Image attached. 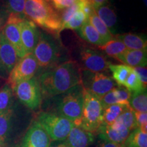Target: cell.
<instances>
[{
	"label": "cell",
	"instance_id": "obj_1",
	"mask_svg": "<svg viewBox=\"0 0 147 147\" xmlns=\"http://www.w3.org/2000/svg\"><path fill=\"white\" fill-rule=\"evenodd\" d=\"M38 78L42 96L53 97L80 84V69L76 62L67 61L48 69Z\"/></svg>",
	"mask_w": 147,
	"mask_h": 147
},
{
	"label": "cell",
	"instance_id": "obj_2",
	"mask_svg": "<svg viewBox=\"0 0 147 147\" xmlns=\"http://www.w3.org/2000/svg\"><path fill=\"white\" fill-rule=\"evenodd\" d=\"M24 14L48 32L55 35L61 32V16L47 0H25Z\"/></svg>",
	"mask_w": 147,
	"mask_h": 147
},
{
	"label": "cell",
	"instance_id": "obj_3",
	"mask_svg": "<svg viewBox=\"0 0 147 147\" xmlns=\"http://www.w3.org/2000/svg\"><path fill=\"white\" fill-rule=\"evenodd\" d=\"M84 100V89L81 84H77L61 94L57 106V115L80 127Z\"/></svg>",
	"mask_w": 147,
	"mask_h": 147
},
{
	"label": "cell",
	"instance_id": "obj_4",
	"mask_svg": "<svg viewBox=\"0 0 147 147\" xmlns=\"http://www.w3.org/2000/svg\"><path fill=\"white\" fill-rule=\"evenodd\" d=\"M33 54L39 67L49 69L57 65L61 58V47L57 40L51 35L40 33L39 40Z\"/></svg>",
	"mask_w": 147,
	"mask_h": 147
},
{
	"label": "cell",
	"instance_id": "obj_5",
	"mask_svg": "<svg viewBox=\"0 0 147 147\" xmlns=\"http://www.w3.org/2000/svg\"><path fill=\"white\" fill-rule=\"evenodd\" d=\"M104 108L100 100L84 90V100L80 127L94 134L103 125Z\"/></svg>",
	"mask_w": 147,
	"mask_h": 147
},
{
	"label": "cell",
	"instance_id": "obj_6",
	"mask_svg": "<svg viewBox=\"0 0 147 147\" xmlns=\"http://www.w3.org/2000/svg\"><path fill=\"white\" fill-rule=\"evenodd\" d=\"M36 121L53 141L65 140L71 128L74 126L71 121L52 113H40Z\"/></svg>",
	"mask_w": 147,
	"mask_h": 147
},
{
	"label": "cell",
	"instance_id": "obj_7",
	"mask_svg": "<svg viewBox=\"0 0 147 147\" xmlns=\"http://www.w3.org/2000/svg\"><path fill=\"white\" fill-rule=\"evenodd\" d=\"M80 84L84 91L89 92L99 99L116 87L111 77L102 72H93L84 69L80 71Z\"/></svg>",
	"mask_w": 147,
	"mask_h": 147
},
{
	"label": "cell",
	"instance_id": "obj_8",
	"mask_svg": "<svg viewBox=\"0 0 147 147\" xmlns=\"http://www.w3.org/2000/svg\"><path fill=\"white\" fill-rule=\"evenodd\" d=\"M39 65L33 53L20 58L7 78V84L13 90L18 84L36 76Z\"/></svg>",
	"mask_w": 147,
	"mask_h": 147
},
{
	"label": "cell",
	"instance_id": "obj_9",
	"mask_svg": "<svg viewBox=\"0 0 147 147\" xmlns=\"http://www.w3.org/2000/svg\"><path fill=\"white\" fill-rule=\"evenodd\" d=\"M16 97L22 104L31 110H36L42 102V92L37 77L18 84L13 89Z\"/></svg>",
	"mask_w": 147,
	"mask_h": 147
},
{
	"label": "cell",
	"instance_id": "obj_10",
	"mask_svg": "<svg viewBox=\"0 0 147 147\" xmlns=\"http://www.w3.org/2000/svg\"><path fill=\"white\" fill-rule=\"evenodd\" d=\"M25 18H27L25 16L13 14H8L6 22L1 30L3 36L14 48L19 58L26 55L22 44L20 31V24Z\"/></svg>",
	"mask_w": 147,
	"mask_h": 147
},
{
	"label": "cell",
	"instance_id": "obj_11",
	"mask_svg": "<svg viewBox=\"0 0 147 147\" xmlns=\"http://www.w3.org/2000/svg\"><path fill=\"white\" fill-rule=\"evenodd\" d=\"M19 59L14 48L0 32V78H8Z\"/></svg>",
	"mask_w": 147,
	"mask_h": 147
},
{
	"label": "cell",
	"instance_id": "obj_12",
	"mask_svg": "<svg viewBox=\"0 0 147 147\" xmlns=\"http://www.w3.org/2000/svg\"><path fill=\"white\" fill-rule=\"evenodd\" d=\"M51 143L50 137L36 121L24 136L21 147H49Z\"/></svg>",
	"mask_w": 147,
	"mask_h": 147
},
{
	"label": "cell",
	"instance_id": "obj_13",
	"mask_svg": "<svg viewBox=\"0 0 147 147\" xmlns=\"http://www.w3.org/2000/svg\"><path fill=\"white\" fill-rule=\"evenodd\" d=\"M80 58L86 68L84 69L93 72L106 71L110 64L102 54L89 48H83L80 51Z\"/></svg>",
	"mask_w": 147,
	"mask_h": 147
},
{
	"label": "cell",
	"instance_id": "obj_14",
	"mask_svg": "<svg viewBox=\"0 0 147 147\" xmlns=\"http://www.w3.org/2000/svg\"><path fill=\"white\" fill-rule=\"evenodd\" d=\"M21 41L25 53H33L39 40L40 32L36 25L30 20L25 18L20 24Z\"/></svg>",
	"mask_w": 147,
	"mask_h": 147
},
{
	"label": "cell",
	"instance_id": "obj_15",
	"mask_svg": "<svg viewBox=\"0 0 147 147\" xmlns=\"http://www.w3.org/2000/svg\"><path fill=\"white\" fill-rule=\"evenodd\" d=\"M94 142V134L80 127L74 126L65 142L68 147H88Z\"/></svg>",
	"mask_w": 147,
	"mask_h": 147
},
{
	"label": "cell",
	"instance_id": "obj_16",
	"mask_svg": "<svg viewBox=\"0 0 147 147\" xmlns=\"http://www.w3.org/2000/svg\"><path fill=\"white\" fill-rule=\"evenodd\" d=\"M127 129H118L103 124L99 128L97 133L103 140H108L117 144H124L130 134Z\"/></svg>",
	"mask_w": 147,
	"mask_h": 147
},
{
	"label": "cell",
	"instance_id": "obj_17",
	"mask_svg": "<svg viewBox=\"0 0 147 147\" xmlns=\"http://www.w3.org/2000/svg\"><path fill=\"white\" fill-rule=\"evenodd\" d=\"M117 59L130 67H146L147 51L146 50L127 49L124 53L117 57Z\"/></svg>",
	"mask_w": 147,
	"mask_h": 147
},
{
	"label": "cell",
	"instance_id": "obj_18",
	"mask_svg": "<svg viewBox=\"0 0 147 147\" xmlns=\"http://www.w3.org/2000/svg\"><path fill=\"white\" fill-rule=\"evenodd\" d=\"M76 31L82 39L89 42L90 44L99 47L106 44V42L103 39L102 37L97 32L96 29L93 27L89 21L84 22L83 25Z\"/></svg>",
	"mask_w": 147,
	"mask_h": 147
},
{
	"label": "cell",
	"instance_id": "obj_19",
	"mask_svg": "<svg viewBox=\"0 0 147 147\" xmlns=\"http://www.w3.org/2000/svg\"><path fill=\"white\" fill-rule=\"evenodd\" d=\"M115 38L124 44L127 49L130 50H146L147 49V41L146 37L140 35L127 33L117 35Z\"/></svg>",
	"mask_w": 147,
	"mask_h": 147
},
{
	"label": "cell",
	"instance_id": "obj_20",
	"mask_svg": "<svg viewBox=\"0 0 147 147\" xmlns=\"http://www.w3.org/2000/svg\"><path fill=\"white\" fill-rule=\"evenodd\" d=\"M13 115L12 108L0 113V146L1 147L5 145L10 134Z\"/></svg>",
	"mask_w": 147,
	"mask_h": 147
},
{
	"label": "cell",
	"instance_id": "obj_21",
	"mask_svg": "<svg viewBox=\"0 0 147 147\" xmlns=\"http://www.w3.org/2000/svg\"><path fill=\"white\" fill-rule=\"evenodd\" d=\"M95 11L99 18L102 20L103 23L105 24L108 29L111 32L115 27L117 21V14L115 10L109 5L106 3L95 9Z\"/></svg>",
	"mask_w": 147,
	"mask_h": 147
},
{
	"label": "cell",
	"instance_id": "obj_22",
	"mask_svg": "<svg viewBox=\"0 0 147 147\" xmlns=\"http://www.w3.org/2000/svg\"><path fill=\"white\" fill-rule=\"evenodd\" d=\"M129 106L135 112L146 113L147 111V93L146 89L131 93Z\"/></svg>",
	"mask_w": 147,
	"mask_h": 147
},
{
	"label": "cell",
	"instance_id": "obj_23",
	"mask_svg": "<svg viewBox=\"0 0 147 147\" xmlns=\"http://www.w3.org/2000/svg\"><path fill=\"white\" fill-rule=\"evenodd\" d=\"M124 145L125 147H147V132L136 128L130 132Z\"/></svg>",
	"mask_w": 147,
	"mask_h": 147
},
{
	"label": "cell",
	"instance_id": "obj_24",
	"mask_svg": "<svg viewBox=\"0 0 147 147\" xmlns=\"http://www.w3.org/2000/svg\"><path fill=\"white\" fill-rule=\"evenodd\" d=\"M129 106L123 104L110 105L103 110V124L111 125Z\"/></svg>",
	"mask_w": 147,
	"mask_h": 147
},
{
	"label": "cell",
	"instance_id": "obj_25",
	"mask_svg": "<svg viewBox=\"0 0 147 147\" xmlns=\"http://www.w3.org/2000/svg\"><path fill=\"white\" fill-rule=\"evenodd\" d=\"M130 66L124 64H110L108 69L113 74V79L119 87H123L130 71Z\"/></svg>",
	"mask_w": 147,
	"mask_h": 147
},
{
	"label": "cell",
	"instance_id": "obj_26",
	"mask_svg": "<svg viewBox=\"0 0 147 147\" xmlns=\"http://www.w3.org/2000/svg\"><path fill=\"white\" fill-rule=\"evenodd\" d=\"M88 21L93 25V27L96 29L97 32L100 34V36L102 37L103 39L106 42V43L114 38L111 32L106 26L105 24L103 23L102 20L99 18L95 10L90 14L89 18H88Z\"/></svg>",
	"mask_w": 147,
	"mask_h": 147
},
{
	"label": "cell",
	"instance_id": "obj_27",
	"mask_svg": "<svg viewBox=\"0 0 147 147\" xmlns=\"http://www.w3.org/2000/svg\"><path fill=\"white\" fill-rule=\"evenodd\" d=\"M99 49L106 53V55L109 57L115 59L127 49L122 42L115 38V37L110 41L106 42L105 45L99 47Z\"/></svg>",
	"mask_w": 147,
	"mask_h": 147
},
{
	"label": "cell",
	"instance_id": "obj_28",
	"mask_svg": "<svg viewBox=\"0 0 147 147\" xmlns=\"http://www.w3.org/2000/svg\"><path fill=\"white\" fill-rule=\"evenodd\" d=\"M88 21V17L81 8L74 14V15L69 18V21L62 25L61 32L65 29H71V30H76L80 28L83 25L84 22Z\"/></svg>",
	"mask_w": 147,
	"mask_h": 147
},
{
	"label": "cell",
	"instance_id": "obj_29",
	"mask_svg": "<svg viewBox=\"0 0 147 147\" xmlns=\"http://www.w3.org/2000/svg\"><path fill=\"white\" fill-rule=\"evenodd\" d=\"M13 102V90L8 84L0 89V113L10 109Z\"/></svg>",
	"mask_w": 147,
	"mask_h": 147
},
{
	"label": "cell",
	"instance_id": "obj_30",
	"mask_svg": "<svg viewBox=\"0 0 147 147\" xmlns=\"http://www.w3.org/2000/svg\"><path fill=\"white\" fill-rule=\"evenodd\" d=\"M115 121L125 127L130 131H133L134 129L137 128L134 110L129 106L125 108V110L123 112V113L119 116Z\"/></svg>",
	"mask_w": 147,
	"mask_h": 147
},
{
	"label": "cell",
	"instance_id": "obj_31",
	"mask_svg": "<svg viewBox=\"0 0 147 147\" xmlns=\"http://www.w3.org/2000/svg\"><path fill=\"white\" fill-rule=\"evenodd\" d=\"M123 87L126 89H127L131 93L146 89V88L143 87L137 73L136 72L134 67H130L129 73L127 78L125 82Z\"/></svg>",
	"mask_w": 147,
	"mask_h": 147
},
{
	"label": "cell",
	"instance_id": "obj_32",
	"mask_svg": "<svg viewBox=\"0 0 147 147\" xmlns=\"http://www.w3.org/2000/svg\"><path fill=\"white\" fill-rule=\"evenodd\" d=\"M25 5V0H5V12L8 14L25 16L24 14Z\"/></svg>",
	"mask_w": 147,
	"mask_h": 147
},
{
	"label": "cell",
	"instance_id": "obj_33",
	"mask_svg": "<svg viewBox=\"0 0 147 147\" xmlns=\"http://www.w3.org/2000/svg\"><path fill=\"white\" fill-rule=\"evenodd\" d=\"M114 91L117 96L119 104L129 106V100L131 93L125 87H118L114 88Z\"/></svg>",
	"mask_w": 147,
	"mask_h": 147
},
{
	"label": "cell",
	"instance_id": "obj_34",
	"mask_svg": "<svg viewBox=\"0 0 147 147\" xmlns=\"http://www.w3.org/2000/svg\"><path fill=\"white\" fill-rule=\"evenodd\" d=\"M101 104H102L103 108H106L108 106L113 104H119L117 96L114 91V89L108 92L100 99Z\"/></svg>",
	"mask_w": 147,
	"mask_h": 147
},
{
	"label": "cell",
	"instance_id": "obj_35",
	"mask_svg": "<svg viewBox=\"0 0 147 147\" xmlns=\"http://www.w3.org/2000/svg\"><path fill=\"white\" fill-rule=\"evenodd\" d=\"M134 115L137 127H139L143 131L147 132V113L134 111Z\"/></svg>",
	"mask_w": 147,
	"mask_h": 147
},
{
	"label": "cell",
	"instance_id": "obj_36",
	"mask_svg": "<svg viewBox=\"0 0 147 147\" xmlns=\"http://www.w3.org/2000/svg\"><path fill=\"white\" fill-rule=\"evenodd\" d=\"M56 10H65L72 5L76 0H51Z\"/></svg>",
	"mask_w": 147,
	"mask_h": 147
},
{
	"label": "cell",
	"instance_id": "obj_37",
	"mask_svg": "<svg viewBox=\"0 0 147 147\" xmlns=\"http://www.w3.org/2000/svg\"><path fill=\"white\" fill-rule=\"evenodd\" d=\"M134 70L137 73L143 87L146 88L147 84V69L146 67H135Z\"/></svg>",
	"mask_w": 147,
	"mask_h": 147
},
{
	"label": "cell",
	"instance_id": "obj_38",
	"mask_svg": "<svg viewBox=\"0 0 147 147\" xmlns=\"http://www.w3.org/2000/svg\"><path fill=\"white\" fill-rule=\"evenodd\" d=\"M99 147H125V146L124 144H119L113 142H110V141H108V140H104V142L101 143Z\"/></svg>",
	"mask_w": 147,
	"mask_h": 147
},
{
	"label": "cell",
	"instance_id": "obj_39",
	"mask_svg": "<svg viewBox=\"0 0 147 147\" xmlns=\"http://www.w3.org/2000/svg\"><path fill=\"white\" fill-rule=\"evenodd\" d=\"M110 0H91L92 5H93L94 10L97 8H99L101 5L106 4V3H107Z\"/></svg>",
	"mask_w": 147,
	"mask_h": 147
},
{
	"label": "cell",
	"instance_id": "obj_40",
	"mask_svg": "<svg viewBox=\"0 0 147 147\" xmlns=\"http://www.w3.org/2000/svg\"><path fill=\"white\" fill-rule=\"evenodd\" d=\"M7 17L8 16H6V12H0V32H1L5 22H6Z\"/></svg>",
	"mask_w": 147,
	"mask_h": 147
},
{
	"label": "cell",
	"instance_id": "obj_41",
	"mask_svg": "<svg viewBox=\"0 0 147 147\" xmlns=\"http://www.w3.org/2000/svg\"><path fill=\"white\" fill-rule=\"evenodd\" d=\"M49 147H68L67 144L65 142L58 143V144H55L54 145H50Z\"/></svg>",
	"mask_w": 147,
	"mask_h": 147
},
{
	"label": "cell",
	"instance_id": "obj_42",
	"mask_svg": "<svg viewBox=\"0 0 147 147\" xmlns=\"http://www.w3.org/2000/svg\"><path fill=\"white\" fill-rule=\"evenodd\" d=\"M142 1H143V3H144V4H145V5H146V0H142Z\"/></svg>",
	"mask_w": 147,
	"mask_h": 147
},
{
	"label": "cell",
	"instance_id": "obj_43",
	"mask_svg": "<svg viewBox=\"0 0 147 147\" xmlns=\"http://www.w3.org/2000/svg\"><path fill=\"white\" fill-rule=\"evenodd\" d=\"M0 147H1V146H0Z\"/></svg>",
	"mask_w": 147,
	"mask_h": 147
}]
</instances>
